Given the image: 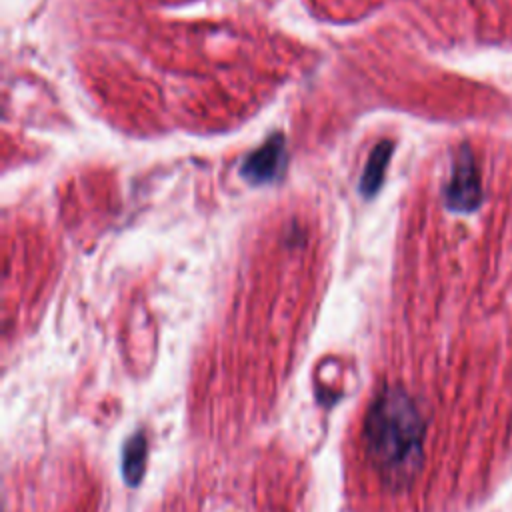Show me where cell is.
I'll return each mask as SVG.
<instances>
[{"label":"cell","mask_w":512,"mask_h":512,"mask_svg":"<svg viewBox=\"0 0 512 512\" xmlns=\"http://www.w3.org/2000/svg\"><path fill=\"white\" fill-rule=\"evenodd\" d=\"M390 156H392V142L390 140H382L380 144H376V148L372 150V154L366 162L364 174L360 178V190H362L364 196H372L380 188Z\"/></svg>","instance_id":"obj_4"},{"label":"cell","mask_w":512,"mask_h":512,"mask_svg":"<svg viewBox=\"0 0 512 512\" xmlns=\"http://www.w3.org/2000/svg\"><path fill=\"white\" fill-rule=\"evenodd\" d=\"M446 206L454 212H472L482 202V184L480 172L474 160V154L468 146H462L456 152L452 176L444 190Z\"/></svg>","instance_id":"obj_2"},{"label":"cell","mask_w":512,"mask_h":512,"mask_svg":"<svg viewBox=\"0 0 512 512\" xmlns=\"http://www.w3.org/2000/svg\"><path fill=\"white\" fill-rule=\"evenodd\" d=\"M146 436L142 432H136L124 448L122 454V474L126 484L130 486H138V482L142 480L144 474V464H146Z\"/></svg>","instance_id":"obj_5"},{"label":"cell","mask_w":512,"mask_h":512,"mask_svg":"<svg viewBox=\"0 0 512 512\" xmlns=\"http://www.w3.org/2000/svg\"><path fill=\"white\" fill-rule=\"evenodd\" d=\"M284 164H286L284 136L274 134L260 148H256L244 158L240 166V174L252 184H266L276 180L282 174Z\"/></svg>","instance_id":"obj_3"},{"label":"cell","mask_w":512,"mask_h":512,"mask_svg":"<svg viewBox=\"0 0 512 512\" xmlns=\"http://www.w3.org/2000/svg\"><path fill=\"white\" fill-rule=\"evenodd\" d=\"M424 418L400 386H384L370 402L362 426L368 462L394 490L406 488L424 462Z\"/></svg>","instance_id":"obj_1"}]
</instances>
